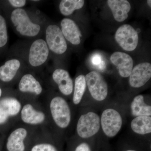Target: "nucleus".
<instances>
[{"instance_id":"f257e3e1","label":"nucleus","mask_w":151,"mask_h":151,"mask_svg":"<svg viewBox=\"0 0 151 151\" xmlns=\"http://www.w3.org/2000/svg\"><path fill=\"white\" fill-rule=\"evenodd\" d=\"M11 19L17 31L22 35L34 37L40 31V26L31 21L24 9L18 8L14 10L11 14Z\"/></svg>"},{"instance_id":"f03ea898","label":"nucleus","mask_w":151,"mask_h":151,"mask_svg":"<svg viewBox=\"0 0 151 151\" xmlns=\"http://www.w3.org/2000/svg\"><path fill=\"white\" fill-rule=\"evenodd\" d=\"M100 119V127L105 136L113 138L122 129L123 119L120 113L113 109L107 108L103 111Z\"/></svg>"},{"instance_id":"7ed1b4c3","label":"nucleus","mask_w":151,"mask_h":151,"mask_svg":"<svg viewBox=\"0 0 151 151\" xmlns=\"http://www.w3.org/2000/svg\"><path fill=\"white\" fill-rule=\"evenodd\" d=\"M100 117L94 112H89L81 115L76 126V132L80 137H92L100 131Z\"/></svg>"},{"instance_id":"20e7f679","label":"nucleus","mask_w":151,"mask_h":151,"mask_svg":"<svg viewBox=\"0 0 151 151\" xmlns=\"http://www.w3.org/2000/svg\"><path fill=\"white\" fill-rule=\"evenodd\" d=\"M50 110L53 121L58 127L65 129L71 120V113L69 105L63 98L56 97L51 100Z\"/></svg>"},{"instance_id":"39448f33","label":"nucleus","mask_w":151,"mask_h":151,"mask_svg":"<svg viewBox=\"0 0 151 151\" xmlns=\"http://www.w3.org/2000/svg\"><path fill=\"white\" fill-rule=\"evenodd\" d=\"M86 86L92 98L97 101H103L108 96L107 82L100 73L92 71L85 76Z\"/></svg>"},{"instance_id":"423d86ee","label":"nucleus","mask_w":151,"mask_h":151,"mask_svg":"<svg viewBox=\"0 0 151 151\" xmlns=\"http://www.w3.org/2000/svg\"><path fill=\"white\" fill-rule=\"evenodd\" d=\"M115 39L117 43L124 50L132 51L134 50L139 42L137 32L129 24L121 26L116 31Z\"/></svg>"},{"instance_id":"0eeeda50","label":"nucleus","mask_w":151,"mask_h":151,"mask_svg":"<svg viewBox=\"0 0 151 151\" xmlns=\"http://www.w3.org/2000/svg\"><path fill=\"white\" fill-rule=\"evenodd\" d=\"M46 43L52 51L57 54H62L66 51L67 45L61 30L56 25H50L46 30Z\"/></svg>"},{"instance_id":"6e6552de","label":"nucleus","mask_w":151,"mask_h":151,"mask_svg":"<svg viewBox=\"0 0 151 151\" xmlns=\"http://www.w3.org/2000/svg\"><path fill=\"white\" fill-rule=\"evenodd\" d=\"M49 50L46 41L39 39L35 41L30 47L29 61L33 67L44 64L48 58Z\"/></svg>"},{"instance_id":"1a4fd4ad","label":"nucleus","mask_w":151,"mask_h":151,"mask_svg":"<svg viewBox=\"0 0 151 151\" xmlns=\"http://www.w3.org/2000/svg\"><path fill=\"white\" fill-rule=\"evenodd\" d=\"M151 77V64L149 63H142L135 66L129 76L130 86L135 88L144 86Z\"/></svg>"},{"instance_id":"9d476101","label":"nucleus","mask_w":151,"mask_h":151,"mask_svg":"<svg viewBox=\"0 0 151 151\" xmlns=\"http://www.w3.org/2000/svg\"><path fill=\"white\" fill-rule=\"evenodd\" d=\"M111 62L117 68L120 75L124 78L129 76L133 67V60L129 55L116 52L111 55Z\"/></svg>"},{"instance_id":"9b49d317","label":"nucleus","mask_w":151,"mask_h":151,"mask_svg":"<svg viewBox=\"0 0 151 151\" xmlns=\"http://www.w3.org/2000/svg\"><path fill=\"white\" fill-rule=\"evenodd\" d=\"M21 108L18 100L8 97L0 100V124H4L10 117L16 116Z\"/></svg>"},{"instance_id":"f8f14e48","label":"nucleus","mask_w":151,"mask_h":151,"mask_svg":"<svg viewBox=\"0 0 151 151\" xmlns=\"http://www.w3.org/2000/svg\"><path fill=\"white\" fill-rule=\"evenodd\" d=\"M60 24L61 31L65 39L74 45H79L82 35L75 22L70 19L65 18L61 21Z\"/></svg>"},{"instance_id":"ddd939ff","label":"nucleus","mask_w":151,"mask_h":151,"mask_svg":"<svg viewBox=\"0 0 151 151\" xmlns=\"http://www.w3.org/2000/svg\"><path fill=\"white\" fill-rule=\"evenodd\" d=\"M53 81L58 85L60 92L66 96L70 95L73 91V82L69 73L64 69L55 70L52 76Z\"/></svg>"},{"instance_id":"4468645a","label":"nucleus","mask_w":151,"mask_h":151,"mask_svg":"<svg viewBox=\"0 0 151 151\" xmlns=\"http://www.w3.org/2000/svg\"><path fill=\"white\" fill-rule=\"evenodd\" d=\"M108 4L116 21L122 22L128 17L131 6L126 0H108Z\"/></svg>"},{"instance_id":"2eb2a0df","label":"nucleus","mask_w":151,"mask_h":151,"mask_svg":"<svg viewBox=\"0 0 151 151\" xmlns=\"http://www.w3.org/2000/svg\"><path fill=\"white\" fill-rule=\"evenodd\" d=\"M27 134V130L19 128L12 132L9 136L6 143L8 151H24V140Z\"/></svg>"},{"instance_id":"dca6fc26","label":"nucleus","mask_w":151,"mask_h":151,"mask_svg":"<svg viewBox=\"0 0 151 151\" xmlns=\"http://www.w3.org/2000/svg\"><path fill=\"white\" fill-rule=\"evenodd\" d=\"M21 118L23 122L26 124L37 125L43 122L45 116L43 112L36 111L32 105L27 104L22 109Z\"/></svg>"},{"instance_id":"f3484780","label":"nucleus","mask_w":151,"mask_h":151,"mask_svg":"<svg viewBox=\"0 0 151 151\" xmlns=\"http://www.w3.org/2000/svg\"><path fill=\"white\" fill-rule=\"evenodd\" d=\"M22 92H30L36 95L42 93V88L40 82L32 75L27 74L22 77L19 84Z\"/></svg>"},{"instance_id":"a211bd4d","label":"nucleus","mask_w":151,"mask_h":151,"mask_svg":"<svg viewBox=\"0 0 151 151\" xmlns=\"http://www.w3.org/2000/svg\"><path fill=\"white\" fill-rule=\"evenodd\" d=\"M21 63L18 59L8 60L0 67V79L4 82H9L12 80L20 67Z\"/></svg>"},{"instance_id":"6ab92c4d","label":"nucleus","mask_w":151,"mask_h":151,"mask_svg":"<svg viewBox=\"0 0 151 151\" xmlns=\"http://www.w3.org/2000/svg\"><path fill=\"white\" fill-rule=\"evenodd\" d=\"M132 131L137 134L145 135L151 133V116L135 117L131 123Z\"/></svg>"},{"instance_id":"aec40b11","label":"nucleus","mask_w":151,"mask_h":151,"mask_svg":"<svg viewBox=\"0 0 151 151\" xmlns=\"http://www.w3.org/2000/svg\"><path fill=\"white\" fill-rule=\"evenodd\" d=\"M132 115L135 117L141 116H151V106L145 103L144 96L138 95L132 100L131 104Z\"/></svg>"},{"instance_id":"412c9836","label":"nucleus","mask_w":151,"mask_h":151,"mask_svg":"<svg viewBox=\"0 0 151 151\" xmlns=\"http://www.w3.org/2000/svg\"><path fill=\"white\" fill-rule=\"evenodd\" d=\"M84 2V0H63L60 4V11L64 16L70 15L74 11L83 7Z\"/></svg>"},{"instance_id":"4be33fe9","label":"nucleus","mask_w":151,"mask_h":151,"mask_svg":"<svg viewBox=\"0 0 151 151\" xmlns=\"http://www.w3.org/2000/svg\"><path fill=\"white\" fill-rule=\"evenodd\" d=\"M86 86V79L84 75L78 76L76 78L73 97V103L75 105H78L81 102Z\"/></svg>"},{"instance_id":"5701e85b","label":"nucleus","mask_w":151,"mask_h":151,"mask_svg":"<svg viewBox=\"0 0 151 151\" xmlns=\"http://www.w3.org/2000/svg\"><path fill=\"white\" fill-rule=\"evenodd\" d=\"M7 41L6 24L4 18L0 15V47L5 45Z\"/></svg>"},{"instance_id":"b1692460","label":"nucleus","mask_w":151,"mask_h":151,"mask_svg":"<svg viewBox=\"0 0 151 151\" xmlns=\"http://www.w3.org/2000/svg\"><path fill=\"white\" fill-rule=\"evenodd\" d=\"M31 151H58L55 146L47 143L38 144L34 146Z\"/></svg>"},{"instance_id":"393cba45","label":"nucleus","mask_w":151,"mask_h":151,"mask_svg":"<svg viewBox=\"0 0 151 151\" xmlns=\"http://www.w3.org/2000/svg\"><path fill=\"white\" fill-rule=\"evenodd\" d=\"M92 64L96 65L100 69H103V68L105 67V63L103 61V60L101 58V57L98 54H95L93 55L92 58Z\"/></svg>"},{"instance_id":"a878e982","label":"nucleus","mask_w":151,"mask_h":151,"mask_svg":"<svg viewBox=\"0 0 151 151\" xmlns=\"http://www.w3.org/2000/svg\"><path fill=\"white\" fill-rule=\"evenodd\" d=\"M9 2L13 6L19 8L24 6L26 3L24 0H9Z\"/></svg>"},{"instance_id":"bb28decb","label":"nucleus","mask_w":151,"mask_h":151,"mask_svg":"<svg viewBox=\"0 0 151 151\" xmlns=\"http://www.w3.org/2000/svg\"><path fill=\"white\" fill-rule=\"evenodd\" d=\"M75 151H92L89 145L86 143H81L76 148Z\"/></svg>"},{"instance_id":"cd10ccee","label":"nucleus","mask_w":151,"mask_h":151,"mask_svg":"<svg viewBox=\"0 0 151 151\" xmlns=\"http://www.w3.org/2000/svg\"><path fill=\"white\" fill-rule=\"evenodd\" d=\"M147 3L148 5L150 7H151V1L150 0H148V1H147Z\"/></svg>"},{"instance_id":"c85d7f7f","label":"nucleus","mask_w":151,"mask_h":151,"mask_svg":"<svg viewBox=\"0 0 151 151\" xmlns=\"http://www.w3.org/2000/svg\"><path fill=\"white\" fill-rule=\"evenodd\" d=\"M2 94V90L1 89V88H0V97H1V95Z\"/></svg>"},{"instance_id":"c756f323","label":"nucleus","mask_w":151,"mask_h":151,"mask_svg":"<svg viewBox=\"0 0 151 151\" xmlns=\"http://www.w3.org/2000/svg\"><path fill=\"white\" fill-rule=\"evenodd\" d=\"M125 151H137L135 150H128Z\"/></svg>"}]
</instances>
